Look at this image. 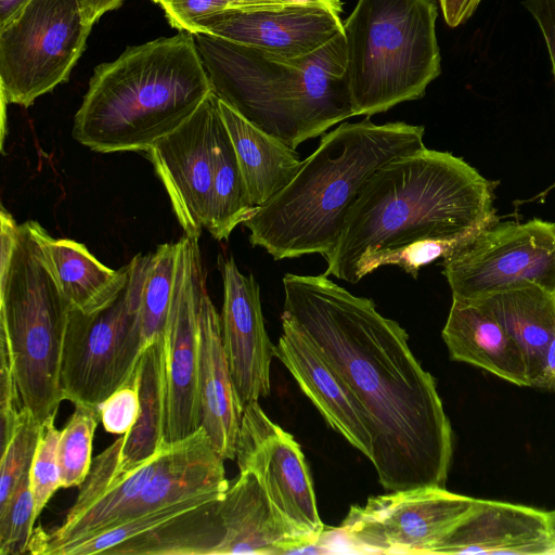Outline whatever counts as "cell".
<instances>
[{
  "label": "cell",
  "instance_id": "7",
  "mask_svg": "<svg viewBox=\"0 0 555 555\" xmlns=\"http://www.w3.org/2000/svg\"><path fill=\"white\" fill-rule=\"evenodd\" d=\"M433 0H358L343 23L354 116L424 96L441 72Z\"/></svg>",
  "mask_w": 555,
  "mask_h": 555
},
{
  "label": "cell",
  "instance_id": "31",
  "mask_svg": "<svg viewBox=\"0 0 555 555\" xmlns=\"http://www.w3.org/2000/svg\"><path fill=\"white\" fill-rule=\"evenodd\" d=\"M297 0H168L162 5L170 25L179 31L193 33L207 17L236 11L279 8Z\"/></svg>",
  "mask_w": 555,
  "mask_h": 555
},
{
  "label": "cell",
  "instance_id": "16",
  "mask_svg": "<svg viewBox=\"0 0 555 555\" xmlns=\"http://www.w3.org/2000/svg\"><path fill=\"white\" fill-rule=\"evenodd\" d=\"M223 283L222 343L242 411L271 391L274 346L264 326L260 293L253 274H243L233 257H218Z\"/></svg>",
  "mask_w": 555,
  "mask_h": 555
},
{
  "label": "cell",
  "instance_id": "27",
  "mask_svg": "<svg viewBox=\"0 0 555 555\" xmlns=\"http://www.w3.org/2000/svg\"><path fill=\"white\" fill-rule=\"evenodd\" d=\"M179 243H165L145 255L141 287V323L145 346L164 333L171 302Z\"/></svg>",
  "mask_w": 555,
  "mask_h": 555
},
{
  "label": "cell",
  "instance_id": "40",
  "mask_svg": "<svg viewBox=\"0 0 555 555\" xmlns=\"http://www.w3.org/2000/svg\"><path fill=\"white\" fill-rule=\"evenodd\" d=\"M155 3H158L160 7L165 4L168 0H153Z\"/></svg>",
  "mask_w": 555,
  "mask_h": 555
},
{
  "label": "cell",
  "instance_id": "32",
  "mask_svg": "<svg viewBox=\"0 0 555 555\" xmlns=\"http://www.w3.org/2000/svg\"><path fill=\"white\" fill-rule=\"evenodd\" d=\"M54 420L55 417H50L42 425L29 470L36 517L40 515L56 490L62 488L57 462L61 430L55 427Z\"/></svg>",
  "mask_w": 555,
  "mask_h": 555
},
{
  "label": "cell",
  "instance_id": "15",
  "mask_svg": "<svg viewBox=\"0 0 555 555\" xmlns=\"http://www.w3.org/2000/svg\"><path fill=\"white\" fill-rule=\"evenodd\" d=\"M339 0H313L279 8L223 13L198 22L206 33L282 57L295 59L321 49L343 31Z\"/></svg>",
  "mask_w": 555,
  "mask_h": 555
},
{
  "label": "cell",
  "instance_id": "11",
  "mask_svg": "<svg viewBox=\"0 0 555 555\" xmlns=\"http://www.w3.org/2000/svg\"><path fill=\"white\" fill-rule=\"evenodd\" d=\"M199 236L179 241L175 285L164 338V443L202 428L199 392V310L206 288Z\"/></svg>",
  "mask_w": 555,
  "mask_h": 555
},
{
  "label": "cell",
  "instance_id": "38",
  "mask_svg": "<svg viewBox=\"0 0 555 555\" xmlns=\"http://www.w3.org/2000/svg\"><path fill=\"white\" fill-rule=\"evenodd\" d=\"M28 0H0V26L4 25Z\"/></svg>",
  "mask_w": 555,
  "mask_h": 555
},
{
  "label": "cell",
  "instance_id": "37",
  "mask_svg": "<svg viewBox=\"0 0 555 555\" xmlns=\"http://www.w3.org/2000/svg\"><path fill=\"white\" fill-rule=\"evenodd\" d=\"M87 21L94 23L106 12L117 9L124 0H80Z\"/></svg>",
  "mask_w": 555,
  "mask_h": 555
},
{
  "label": "cell",
  "instance_id": "9",
  "mask_svg": "<svg viewBox=\"0 0 555 555\" xmlns=\"http://www.w3.org/2000/svg\"><path fill=\"white\" fill-rule=\"evenodd\" d=\"M92 26L80 0H28L0 26L2 102L28 107L66 82Z\"/></svg>",
  "mask_w": 555,
  "mask_h": 555
},
{
  "label": "cell",
  "instance_id": "28",
  "mask_svg": "<svg viewBox=\"0 0 555 555\" xmlns=\"http://www.w3.org/2000/svg\"><path fill=\"white\" fill-rule=\"evenodd\" d=\"M57 444L62 488L80 487L92 465V441L100 420L99 406L77 403Z\"/></svg>",
  "mask_w": 555,
  "mask_h": 555
},
{
  "label": "cell",
  "instance_id": "25",
  "mask_svg": "<svg viewBox=\"0 0 555 555\" xmlns=\"http://www.w3.org/2000/svg\"><path fill=\"white\" fill-rule=\"evenodd\" d=\"M140 413L134 426L125 435L119 466H139L164 446V338L149 343L138 362Z\"/></svg>",
  "mask_w": 555,
  "mask_h": 555
},
{
  "label": "cell",
  "instance_id": "33",
  "mask_svg": "<svg viewBox=\"0 0 555 555\" xmlns=\"http://www.w3.org/2000/svg\"><path fill=\"white\" fill-rule=\"evenodd\" d=\"M137 367L130 378L99 405L101 423L109 434L126 435L139 417L140 396Z\"/></svg>",
  "mask_w": 555,
  "mask_h": 555
},
{
  "label": "cell",
  "instance_id": "26",
  "mask_svg": "<svg viewBox=\"0 0 555 555\" xmlns=\"http://www.w3.org/2000/svg\"><path fill=\"white\" fill-rule=\"evenodd\" d=\"M256 209L249 202L233 144L219 115L214 134V171L205 229L218 241L228 240Z\"/></svg>",
  "mask_w": 555,
  "mask_h": 555
},
{
  "label": "cell",
  "instance_id": "39",
  "mask_svg": "<svg viewBox=\"0 0 555 555\" xmlns=\"http://www.w3.org/2000/svg\"><path fill=\"white\" fill-rule=\"evenodd\" d=\"M546 517L550 534L555 540V509L547 512Z\"/></svg>",
  "mask_w": 555,
  "mask_h": 555
},
{
  "label": "cell",
  "instance_id": "12",
  "mask_svg": "<svg viewBox=\"0 0 555 555\" xmlns=\"http://www.w3.org/2000/svg\"><path fill=\"white\" fill-rule=\"evenodd\" d=\"M476 500L430 486L390 491L350 506L339 532L358 552L434 554Z\"/></svg>",
  "mask_w": 555,
  "mask_h": 555
},
{
  "label": "cell",
  "instance_id": "35",
  "mask_svg": "<svg viewBox=\"0 0 555 555\" xmlns=\"http://www.w3.org/2000/svg\"><path fill=\"white\" fill-rule=\"evenodd\" d=\"M481 0H439L443 18L448 26L456 27L467 21Z\"/></svg>",
  "mask_w": 555,
  "mask_h": 555
},
{
  "label": "cell",
  "instance_id": "24",
  "mask_svg": "<svg viewBox=\"0 0 555 555\" xmlns=\"http://www.w3.org/2000/svg\"><path fill=\"white\" fill-rule=\"evenodd\" d=\"M480 299L520 347L529 387H535L545 351L555 336V293L526 284Z\"/></svg>",
  "mask_w": 555,
  "mask_h": 555
},
{
  "label": "cell",
  "instance_id": "8",
  "mask_svg": "<svg viewBox=\"0 0 555 555\" xmlns=\"http://www.w3.org/2000/svg\"><path fill=\"white\" fill-rule=\"evenodd\" d=\"M120 292L93 311L69 310L60 384L65 400L99 406L133 374L144 349L141 287L145 255L130 260Z\"/></svg>",
  "mask_w": 555,
  "mask_h": 555
},
{
  "label": "cell",
  "instance_id": "4",
  "mask_svg": "<svg viewBox=\"0 0 555 555\" xmlns=\"http://www.w3.org/2000/svg\"><path fill=\"white\" fill-rule=\"evenodd\" d=\"M193 36L214 94L294 150L354 116L343 31L295 59L206 33Z\"/></svg>",
  "mask_w": 555,
  "mask_h": 555
},
{
  "label": "cell",
  "instance_id": "13",
  "mask_svg": "<svg viewBox=\"0 0 555 555\" xmlns=\"http://www.w3.org/2000/svg\"><path fill=\"white\" fill-rule=\"evenodd\" d=\"M235 460L251 472L271 504L299 539L320 543L325 527L319 516L308 464L294 437L273 423L259 405L242 411Z\"/></svg>",
  "mask_w": 555,
  "mask_h": 555
},
{
  "label": "cell",
  "instance_id": "1",
  "mask_svg": "<svg viewBox=\"0 0 555 555\" xmlns=\"http://www.w3.org/2000/svg\"><path fill=\"white\" fill-rule=\"evenodd\" d=\"M281 320L292 325L350 388L372 437L386 491L446 488L453 436L433 375L400 324L319 275L283 276Z\"/></svg>",
  "mask_w": 555,
  "mask_h": 555
},
{
  "label": "cell",
  "instance_id": "5",
  "mask_svg": "<svg viewBox=\"0 0 555 555\" xmlns=\"http://www.w3.org/2000/svg\"><path fill=\"white\" fill-rule=\"evenodd\" d=\"M212 92L190 31L127 48L94 68L72 134L100 153L146 152Z\"/></svg>",
  "mask_w": 555,
  "mask_h": 555
},
{
  "label": "cell",
  "instance_id": "2",
  "mask_svg": "<svg viewBox=\"0 0 555 555\" xmlns=\"http://www.w3.org/2000/svg\"><path fill=\"white\" fill-rule=\"evenodd\" d=\"M493 182L463 158L426 146L380 166L349 210L326 275L358 283L383 266L416 279L496 224Z\"/></svg>",
  "mask_w": 555,
  "mask_h": 555
},
{
  "label": "cell",
  "instance_id": "19",
  "mask_svg": "<svg viewBox=\"0 0 555 555\" xmlns=\"http://www.w3.org/2000/svg\"><path fill=\"white\" fill-rule=\"evenodd\" d=\"M274 357L289 371L326 423L372 461V437L357 398L312 346L285 321H282V334L274 346Z\"/></svg>",
  "mask_w": 555,
  "mask_h": 555
},
{
  "label": "cell",
  "instance_id": "29",
  "mask_svg": "<svg viewBox=\"0 0 555 555\" xmlns=\"http://www.w3.org/2000/svg\"><path fill=\"white\" fill-rule=\"evenodd\" d=\"M29 470L22 476L10 500L0 508L1 555H22L28 552L37 519Z\"/></svg>",
  "mask_w": 555,
  "mask_h": 555
},
{
  "label": "cell",
  "instance_id": "23",
  "mask_svg": "<svg viewBox=\"0 0 555 555\" xmlns=\"http://www.w3.org/2000/svg\"><path fill=\"white\" fill-rule=\"evenodd\" d=\"M39 236L48 266L72 309L93 312L108 304L127 282L130 263L113 270L79 242L53 238L42 227Z\"/></svg>",
  "mask_w": 555,
  "mask_h": 555
},
{
  "label": "cell",
  "instance_id": "17",
  "mask_svg": "<svg viewBox=\"0 0 555 555\" xmlns=\"http://www.w3.org/2000/svg\"><path fill=\"white\" fill-rule=\"evenodd\" d=\"M223 537L216 555L330 553L322 543L297 538L248 470H240L218 501Z\"/></svg>",
  "mask_w": 555,
  "mask_h": 555
},
{
  "label": "cell",
  "instance_id": "34",
  "mask_svg": "<svg viewBox=\"0 0 555 555\" xmlns=\"http://www.w3.org/2000/svg\"><path fill=\"white\" fill-rule=\"evenodd\" d=\"M522 4L537 21L542 31L555 83V0H525Z\"/></svg>",
  "mask_w": 555,
  "mask_h": 555
},
{
  "label": "cell",
  "instance_id": "10",
  "mask_svg": "<svg viewBox=\"0 0 555 555\" xmlns=\"http://www.w3.org/2000/svg\"><path fill=\"white\" fill-rule=\"evenodd\" d=\"M452 296L480 299L537 284L555 293V223L532 219L494 224L442 259Z\"/></svg>",
  "mask_w": 555,
  "mask_h": 555
},
{
  "label": "cell",
  "instance_id": "36",
  "mask_svg": "<svg viewBox=\"0 0 555 555\" xmlns=\"http://www.w3.org/2000/svg\"><path fill=\"white\" fill-rule=\"evenodd\" d=\"M535 388L555 390V336L545 351L541 376Z\"/></svg>",
  "mask_w": 555,
  "mask_h": 555
},
{
  "label": "cell",
  "instance_id": "20",
  "mask_svg": "<svg viewBox=\"0 0 555 555\" xmlns=\"http://www.w3.org/2000/svg\"><path fill=\"white\" fill-rule=\"evenodd\" d=\"M442 338L451 360L481 367L512 384L529 386L520 347L482 299L452 296Z\"/></svg>",
  "mask_w": 555,
  "mask_h": 555
},
{
  "label": "cell",
  "instance_id": "3",
  "mask_svg": "<svg viewBox=\"0 0 555 555\" xmlns=\"http://www.w3.org/2000/svg\"><path fill=\"white\" fill-rule=\"evenodd\" d=\"M424 131L403 121L376 125L366 116L324 133L294 179L243 222L250 244L274 260L327 259L365 182L392 158L424 147Z\"/></svg>",
  "mask_w": 555,
  "mask_h": 555
},
{
  "label": "cell",
  "instance_id": "30",
  "mask_svg": "<svg viewBox=\"0 0 555 555\" xmlns=\"http://www.w3.org/2000/svg\"><path fill=\"white\" fill-rule=\"evenodd\" d=\"M41 429L42 425L26 414L9 443L1 450L0 508L8 503L22 476L30 469Z\"/></svg>",
  "mask_w": 555,
  "mask_h": 555
},
{
  "label": "cell",
  "instance_id": "6",
  "mask_svg": "<svg viewBox=\"0 0 555 555\" xmlns=\"http://www.w3.org/2000/svg\"><path fill=\"white\" fill-rule=\"evenodd\" d=\"M0 344L11 356L24 408L38 424L65 400L60 371L70 306L40 244L41 224L0 212Z\"/></svg>",
  "mask_w": 555,
  "mask_h": 555
},
{
  "label": "cell",
  "instance_id": "18",
  "mask_svg": "<svg viewBox=\"0 0 555 555\" xmlns=\"http://www.w3.org/2000/svg\"><path fill=\"white\" fill-rule=\"evenodd\" d=\"M434 554L555 555L546 512L507 502L476 500Z\"/></svg>",
  "mask_w": 555,
  "mask_h": 555
},
{
  "label": "cell",
  "instance_id": "14",
  "mask_svg": "<svg viewBox=\"0 0 555 555\" xmlns=\"http://www.w3.org/2000/svg\"><path fill=\"white\" fill-rule=\"evenodd\" d=\"M219 115L211 92L182 125L146 151L186 235L199 236L206 225Z\"/></svg>",
  "mask_w": 555,
  "mask_h": 555
},
{
  "label": "cell",
  "instance_id": "22",
  "mask_svg": "<svg viewBox=\"0 0 555 555\" xmlns=\"http://www.w3.org/2000/svg\"><path fill=\"white\" fill-rule=\"evenodd\" d=\"M218 107L233 144L250 204L263 206L297 175L298 153L246 120L225 102Z\"/></svg>",
  "mask_w": 555,
  "mask_h": 555
},
{
  "label": "cell",
  "instance_id": "21",
  "mask_svg": "<svg viewBox=\"0 0 555 555\" xmlns=\"http://www.w3.org/2000/svg\"><path fill=\"white\" fill-rule=\"evenodd\" d=\"M202 427L223 460H235L242 409L222 343L220 314L207 289L199 310Z\"/></svg>",
  "mask_w": 555,
  "mask_h": 555
}]
</instances>
